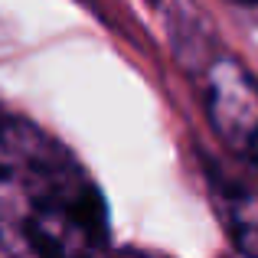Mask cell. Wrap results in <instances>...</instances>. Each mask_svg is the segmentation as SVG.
Returning a JSON list of instances; mask_svg holds the SVG:
<instances>
[{"instance_id":"6da1fadb","label":"cell","mask_w":258,"mask_h":258,"mask_svg":"<svg viewBox=\"0 0 258 258\" xmlns=\"http://www.w3.org/2000/svg\"><path fill=\"white\" fill-rule=\"evenodd\" d=\"M0 235L30 252H92L108 242L105 200L49 138L0 108Z\"/></svg>"},{"instance_id":"7a4b0ae2","label":"cell","mask_w":258,"mask_h":258,"mask_svg":"<svg viewBox=\"0 0 258 258\" xmlns=\"http://www.w3.org/2000/svg\"><path fill=\"white\" fill-rule=\"evenodd\" d=\"M206 114L216 134L258 173V82L235 59L209 66Z\"/></svg>"},{"instance_id":"3957f363","label":"cell","mask_w":258,"mask_h":258,"mask_svg":"<svg viewBox=\"0 0 258 258\" xmlns=\"http://www.w3.org/2000/svg\"><path fill=\"white\" fill-rule=\"evenodd\" d=\"M209 186H213L216 213H219L229 239L235 242V248L258 255V193H252L242 183L226 180L219 173H213Z\"/></svg>"}]
</instances>
